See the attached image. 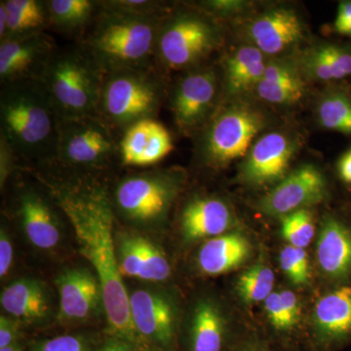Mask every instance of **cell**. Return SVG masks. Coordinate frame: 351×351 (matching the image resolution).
<instances>
[{
	"label": "cell",
	"instance_id": "obj_1",
	"mask_svg": "<svg viewBox=\"0 0 351 351\" xmlns=\"http://www.w3.org/2000/svg\"><path fill=\"white\" fill-rule=\"evenodd\" d=\"M34 171L64 212L83 257L91 263L100 281L110 330L121 341L136 345L142 338L132 320L130 295L117 263L110 191L96 177L46 176Z\"/></svg>",
	"mask_w": 351,
	"mask_h": 351
},
{
	"label": "cell",
	"instance_id": "obj_2",
	"mask_svg": "<svg viewBox=\"0 0 351 351\" xmlns=\"http://www.w3.org/2000/svg\"><path fill=\"white\" fill-rule=\"evenodd\" d=\"M61 117L36 80L1 85L0 137L19 163L47 169L56 156Z\"/></svg>",
	"mask_w": 351,
	"mask_h": 351
},
{
	"label": "cell",
	"instance_id": "obj_3",
	"mask_svg": "<svg viewBox=\"0 0 351 351\" xmlns=\"http://www.w3.org/2000/svg\"><path fill=\"white\" fill-rule=\"evenodd\" d=\"M162 17L133 15L104 6L77 43L105 75L156 66V45Z\"/></svg>",
	"mask_w": 351,
	"mask_h": 351
},
{
	"label": "cell",
	"instance_id": "obj_4",
	"mask_svg": "<svg viewBox=\"0 0 351 351\" xmlns=\"http://www.w3.org/2000/svg\"><path fill=\"white\" fill-rule=\"evenodd\" d=\"M221 21L193 5H173L161 18L157 32L156 66L164 75L207 64L223 45Z\"/></svg>",
	"mask_w": 351,
	"mask_h": 351
},
{
	"label": "cell",
	"instance_id": "obj_5",
	"mask_svg": "<svg viewBox=\"0 0 351 351\" xmlns=\"http://www.w3.org/2000/svg\"><path fill=\"white\" fill-rule=\"evenodd\" d=\"M105 73L78 43L58 45L36 80L61 119L97 115Z\"/></svg>",
	"mask_w": 351,
	"mask_h": 351
},
{
	"label": "cell",
	"instance_id": "obj_6",
	"mask_svg": "<svg viewBox=\"0 0 351 351\" xmlns=\"http://www.w3.org/2000/svg\"><path fill=\"white\" fill-rule=\"evenodd\" d=\"M168 91V77L156 66L107 73L97 115L122 136L138 122L156 119Z\"/></svg>",
	"mask_w": 351,
	"mask_h": 351
},
{
	"label": "cell",
	"instance_id": "obj_7",
	"mask_svg": "<svg viewBox=\"0 0 351 351\" xmlns=\"http://www.w3.org/2000/svg\"><path fill=\"white\" fill-rule=\"evenodd\" d=\"M184 180V172L178 168L128 174L110 191L113 212L131 225L156 228L167 219Z\"/></svg>",
	"mask_w": 351,
	"mask_h": 351
},
{
	"label": "cell",
	"instance_id": "obj_8",
	"mask_svg": "<svg viewBox=\"0 0 351 351\" xmlns=\"http://www.w3.org/2000/svg\"><path fill=\"white\" fill-rule=\"evenodd\" d=\"M120 138L98 115L62 119L56 156L47 169L95 177L90 174L120 163Z\"/></svg>",
	"mask_w": 351,
	"mask_h": 351
},
{
	"label": "cell",
	"instance_id": "obj_9",
	"mask_svg": "<svg viewBox=\"0 0 351 351\" xmlns=\"http://www.w3.org/2000/svg\"><path fill=\"white\" fill-rule=\"evenodd\" d=\"M267 123L265 115L247 104L232 101L221 106L196 134L198 158L208 167H225L247 156Z\"/></svg>",
	"mask_w": 351,
	"mask_h": 351
},
{
	"label": "cell",
	"instance_id": "obj_10",
	"mask_svg": "<svg viewBox=\"0 0 351 351\" xmlns=\"http://www.w3.org/2000/svg\"><path fill=\"white\" fill-rule=\"evenodd\" d=\"M221 95V75L216 66L205 64L182 73L169 87L167 99L179 131L196 135L218 110Z\"/></svg>",
	"mask_w": 351,
	"mask_h": 351
},
{
	"label": "cell",
	"instance_id": "obj_11",
	"mask_svg": "<svg viewBox=\"0 0 351 351\" xmlns=\"http://www.w3.org/2000/svg\"><path fill=\"white\" fill-rule=\"evenodd\" d=\"M45 186V184H44ZM59 205L47 186L43 191L32 186L16 189L15 214L25 237L34 247L51 250L62 239Z\"/></svg>",
	"mask_w": 351,
	"mask_h": 351
},
{
	"label": "cell",
	"instance_id": "obj_12",
	"mask_svg": "<svg viewBox=\"0 0 351 351\" xmlns=\"http://www.w3.org/2000/svg\"><path fill=\"white\" fill-rule=\"evenodd\" d=\"M328 193L325 176L313 165H304L279 182L263 196L258 207L269 216L284 217L322 202Z\"/></svg>",
	"mask_w": 351,
	"mask_h": 351
},
{
	"label": "cell",
	"instance_id": "obj_13",
	"mask_svg": "<svg viewBox=\"0 0 351 351\" xmlns=\"http://www.w3.org/2000/svg\"><path fill=\"white\" fill-rule=\"evenodd\" d=\"M304 22L294 9L276 7L258 14L245 27L247 43L265 56H278L294 49L304 38Z\"/></svg>",
	"mask_w": 351,
	"mask_h": 351
},
{
	"label": "cell",
	"instance_id": "obj_14",
	"mask_svg": "<svg viewBox=\"0 0 351 351\" xmlns=\"http://www.w3.org/2000/svg\"><path fill=\"white\" fill-rule=\"evenodd\" d=\"M57 46L47 32L0 43V84L36 80Z\"/></svg>",
	"mask_w": 351,
	"mask_h": 351
},
{
	"label": "cell",
	"instance_id": "obj_15",
	"mask_svg": "<svg viewBox=\"0 0 351 351\" xmlns=\"http://www.w3.org/2000/svg\"><path fill=\"white\" fill-rule=\"evenodd\" d=\"M313 338L319 351H336L350 345L351 282L330 291L315 304Z\"/></svg>",
	"mask_w": 351,
	"mask_h": 351
},
{
	"label": "cell",
	"instance_id": "obj_16",
	"mask_svg": "<svg viewBox=\"0 0 351 351\" xmlns=\"http://www.w3.org/2000/svg\"><path fill=\"white\" fill-rule=\"evenodd\" d=\"M295 152L297 143L291 136L279 131L265 134L247 154L243 179L256 186L283 180Z\"/></svg>",
	"mask_w": 351,
	"mask_h": 351
},
{
	"label": "cell",
	"instance_id": "obj_17",
	"mask_svg": "<svg viewBox=\"0 0 351 351\" xmlns=\"http://www.w3.org/2000/svg\"><path fill=\"white\" fill-rule=\"evenodd\" d=\"M131 317L141 338L168 348L176 331V307L164 293L149 289L130 295Z\"/></svg>",
	"mask_w": 351,
	"mask_h": 351
},
{
	"label": "cell",
	"instance_id": "obj_18",
	"mask_svg": "<svg viewBox=\"0 0 351 351\" xmlns=\"http://www.w3.org/2000/svg\"><path fill=\"white\" fill-rule=\"evenodd\" d=\"M60 297V316L66 321H83L103 307L100 281L89 269L73 267L64 270L56 280Z\"/></svg>",
	"mask_w": 351,
	"mask_h": 351
},
{
	"label": "cell",
	"instance_id": "obj_19",
	"mask_svg": "<svg viewBox=\"0 0 351 351\" xmlns=\"http://www.w3.org/2000/svg\"><path fill=\"white\" fill-rule=\"evenodd\" d=\"M168 129L156 119L138 122L120 138V165L147 167L156 165L173 151Z\"/></svg>",
	"mask_w": 351,
	"mask_h": 351
},
{
	"label": "cell",
	"instance_id": "obj_20",
	"mask_svg": "<svg viewBox=\"0 0 351 351\" xmlns=\"http://www.w3.org/2000/svg\"><path fill=\"white\" fill-rule=\"evenodd\" d=\"M321 272L332 282H351V225L330 215L323 221L316 250Z\"/></svg>",
	"mask_w": 351,
	"mask_h": 351
},
{
	"label": "cell",
	"instance_id": "obj_21",
	"mask_svg": "<svg viewBox=\"0 0 351 351\" xmlns=\"http://www.w3.org/2000/svg\"><path fill=\"white\" fill-rule=\"evenodd\" d=\"M234 215L225 201L212 196L193 198L182 208L180 225L188 241L214 239L234 226Z\"/></svg>",
	"mask_w": 351,
	"mask_h": 351
},
{
	"label": "cell",
	"instance_id": "obj_22",
	"mask_svg": "<svg viewBox=\"0 0 351 351\" xmlns=\"http://www.w3.org/2000/svg\"><path fill=\"white\" fill-rule=\"evenodd\" d=\"M267 56L251 44H244L228 53L221 64L223 95L235 99L255 90L262 80Z\"/></svg>",
	"mask_w": 351,
	"mask_h": 351
},
{
	"label": "cell",
	"instance_id": "obj_23",
	"mask_svg": "<svg viewBox=\"0 0 351 351\" xmlns=\"http://www.w3.org/2000/svg\"><path fill=\"white\" fill-rule=\"evenodd\" d=\"M0 302L3 311L19 322H43L52 311L49 291L38 279L22 278L9 284Z\"/></svg>",
	"mask_w": 351,
	"mask_h": 351
},
{
	"label": "cell",
	"instance_id": "obj_24",
	"mask_svg": "<svg viewBox=\"0 0 351 351\" xmlns=\"http://www.w3.org/2000/svg\"><path fill=\"white\" fill-rule=\"evenodd\" d=\"M306 90V80L299 64L272 60L267 62L262 80L254 91L265 103L291 106L304 98Z\"/></svg>",
	"mask_w": 351,
	"mask_h": 351
},
{
	"label": "cell",
	"instance_id": "obj_25",
	"mask_svg": "<svg viewBox=\"0 0 351 351\" xmlns=\"http://www.w3.org/2000/svg\"><path fill=\"white\" fill-rule=\"evenodd\" d=\"M304 76L322 82L337 83L351 76V44L321 43L301 57Z\"/></svg>",
	"mask_w": 351,
	"mask_h": 351
},
{
	"label": "cell",
	"instance_id": "obj_26",
	"mask_svg": "<svg viewBox=\"0 0 351 351\" xmlns=\"http://www.w3.org/2000/svg\"><path fill=\"white\" fill-rule=\"evenodd\" d=\"M251 244L240 233H225L205 241L197 263L203 274L219 276L237 269L250 257Z\"/></svg>",
	"mask_w": 351,
	"mask_h": 351
},
{
	"label": "cell",
	"instance_id": "obj_27",
	"mask_svg": "<svg viewBox=\"0 0 351 351\" xmlns=\"http://www.w3.org/2000/svg\"><path fill=\"white\" fill-rule=\"evenodd\" d=\"M50 31L77 43L100 10V0H46Z\"/></svg>",
	"mask_w": 351,
	"mask_h": 351
},
{
	"label": "cell",
	"instance_id": "obj_28",
	"mask_svg": "<svg viewBox=\"0 0 351 351\" xmlns=\"http://www.w3.org/2000/svg\"><path fill=\"white\" fill-rule=\"evenodd\" d=\"M226 323L218 306L204 300L196 304L191 328V351H223Z\"/></svg>",
	"mask_w": 351,
	"mask_h": 351
},
{
	"label": "cell",
	"instance_id": "obj_29",
	"mask_svg": "<svg viewBox=\"0 0 351 351\" xmlns=\"http://www.w3.org/2000/svg\"><path fill=\"white\" fill-rule=\"evenodd\" d=\"M8 12V24L2 41L49 29L46 0H4Z\"/></svg>",
	"mask_w": 351,
	"mask_h": 351
},
{
	"label": "cell",
	"instance_id": "obj_30",
	"mask_svg": "<svg viewBox=\"0 0 351 351\" xmlns=\"http://www.w3.org/2000/svg\"><path fill=\"white\" fill-rule=\"evenodd\" d=\"M316 114L322 128L351 136V88L332 84L321 95Z\"/></svg>",
	"mask_w": 351,
	"mask_h": 351
},
{
	"label": "cell",
	"instance_id": "obj_31",
	"mask_svg": "<svg viewBox=\"0 0 351 351\" xmlns=\"http://www.w3.org/2000/svg\"><path fill=\"white\" fill-rule=\"evenodd\" d=\"M274 285V271L265 263H258L240 276L237 290L242 301L246 304H257L269 297Z\"/></svg>",
	"mask_w": 351,
	"mask_h": 351
},
{
	"label": "cell",
	"instance_id": "obj_32",
	"mask_svg": "<svg viewBox=\"0 0 351 351\" xmlns=\"http://www.w3.org/2000/svg\"><path fill=\"white\" fill-rule=\"evenodd\" d=\"M281 232L291 246L304 249L313 241L315 226L313 215L306 209L298 210L282 217Z\"/></svg>",
	"mask_w": 351,
	"mask_h": 351
},
{
	"label": "cell",
	"instance_id": "obj_33",
	"mask_svg": "<svg viewBox=\"0 0 351 351\" xmlns=\"http://www.w3.org/2000/svg\"><path fill=\"white\" fill-rule=\"evenodd\" d=\"M117 239L115 249L120 274L123 277L138 278L143 267L140 235L122 233Z\"/></svg>",
	"mask_w": 351,
	"mask_h": 351
},
{
	"label": "cell",
	"instance_id": "obj_34",
	"mask_svg": "<svg viewBox=\"0 0 351 351\" xmlns=\"http://www.w3.org/2000/svg\"><path fill=\"white\" fill-rule=\"evenodd\" d=\"M143 267L138 279L149 282H162L171 276L170 263L165 254L149 240L141 237Z\"/></svg>",
	"mask_w": 351,
	"mask_h": 351
},
{
	"label": "cell",
	"instance_id": "obj_35",
	"mask_svg": "<svg viewBox=\"0 0 351 351\" xmlns=\"http://www.w3.org/2000/svg\"><path fill=\"white\" fill-rule=\"evenodd\" d=\"M280 265L284 274L295 285L308 282L309 263L304 249L288 245L281 252Z\"/></svg>",
	"mask_w": 351,
	"mask_h": 351
},
{
	"label": "cell",
	"instance_id": "obj_36",
	"mask_svg": "<svg viewBox=\"0 0 351 351\" xmlns=\"http://www.w3.org/2000/svg\"><path fill=\"white\" fill-rule=\"evenodd\" d=\"M101 2L108 8L145 17H163L174 5L156 0H101Z\"/></svg>",
	"mask_w": 351,
	"mask_h": 351
},
{
	"label": "cell",
	"instance_id": "obj_37",
	"mask_svg": "<svg viewBox=\"0 0 351 351\" xmlns=\"http://www.w3.org/2000/svg\"><path fill=\"white\" fill-rule=\"evenodd\" d=\"M265 311L271 326L279 332H290L295 326L289 318L279 293L272 292L265 301Z\"/></svg>",
	"mask_w": 351,
	"mask_h": 351
},
{
	"label": "cell",
	"instance_id": "obj_38",
	"mask_svg": "<svg viewBox=\"0 0 351 351\" xmlns=\"http://www.w3.org/2000/svg\"><path fill=\"white\" fill-rule=\"evenodd\" d=\"M195 5L221 21L226 18L235 17L239 13L244 12L248 7V3L243 1H234V0H208V1L198 2Z\"/></svg>",
	"mask_w": 351,
	"mask_h": 351
},
{
	"label": "cell",
	"instance_id": "obj_39",
	"mask_svg": "<svg viewBox=\"0 0 351 351\" xmlns=\"http://www.w3.org/2000/svg\"><path fill=\"white\" fill-rule=\"evenodd\" d=\"M38 351H87L84 341L80 337L64 335L44 341Z\"/></svg>",
	"mask_w": 351,
	"mask_h": 351
},
{
	"label": "cell",
	"instance_id": "obj_40",
	"mask_svg": "<svg viewBox=\"0 0 351 351\" xmlns=\"http://www.w3.org/2000/svg\"><path fill=\"white\" fill-rule=\"evenodd\" d=\"M19 160L5 140L0 137V186H5L11 175L19 168Z\"/></svg>",
	"mask_w": 351,
	"mask_h": 351
},
{
	"label": "cell",
	"instance_id": "obj_41",
	"mask_svg": "<svg viewBox=\"0 0 351 351\" xmlns=\"http://www.w3.org/2000/svg\"><path fill=\"white\" fill-rule=\"evenodd\" d=\"M332 29L339 36L351 38V0L339 2Z\"/></svg>",
	"mask_w": 351,
	"mask_h": 351
},
{
	"label": "cell",
	"instance_id": "obj_42",
	"mask_svg": "<svg viewBox=\"0 0 351 351\" xmlns=\"http://www.w3.org/2000/svg\"><path fill=\"white\" fill-rule=\"evenodd\" d=\"M19 321L2 315L0 317V350L15 346L19 334Z\"/></svg>",
	"mask_w": 351,
	"mask_h": 351
},
{
	"label": "cell",
	"instance_id": "obj_43",
	"mask_svg": "<svg viewBox=\"0 0 351 351\" xmlns=\"http://www.w3.org/2000/svg\"><path fill=\"white\" fill-rule=\"evenodd\" d=\"M13 245L6 230L1 228L0 232V276L3 278L10 271L13 263Z\"/></svg>",
	"mask_w": 351,
	"mask_h": 351
},
{
	"label": "cell",
	"instance_id": "obj_44",
	"mask_svg": "<svg viewBox=\"0 0 351 351\" xmlns=\"http://www.w3.org/2000/svg\"><path fill=\"white\" fill-rule=\"evenodd\" d=\"M279 295H280L281 302H282L284 308H285L289 318L295 327V325L299 322L300 316H301V306H300L297 295L292 291L289 290L279 292Z\"/></svg>",
	"mask_w": 351,
	"mask_h": 351
},
{
	"label": "cell",
	"instance_id": "obj_45",
	"mask_svg": "<svg viewBox=\"0 0 351 351\" xmlns=\"http://www.w3.org/2000/svg\"><path fill=\"white\" fill-rule=\"evenodd\" d=\"M338 173L341 181L351 186V149L341 156L338 162Z\"/></svg>",
	"mask_w": 351,
	"mask_h": 351
},
{
	"label": "cell",
	"instance_id": "obj_46",
	"mask_svg": "<svg viewBox=\"0 0 351 351\" xmlns=\"http://www.w3.org/2000/svg\"><path fill=\"white\" fill-rule=\"evenodd\" d=\"M7 24H8V12H7L4 0H1L0 1V40L5 36Z\"/></svg>",
	"mask_w": 351,
	"mask_h": 351
},
{
	"label": "cell",
	"instance_id": "obj_47",
	"mask_svg": "<svg viewBox=\"0 0 351 351\" xmlns=\"http://www.w3.org/2000/svg\"><path fill=\"white\" fill-rule=\"evenodd\" d=\"M237 351H269V348L258 341H247L239 346Z\"/></svg>",
	"mask_w": 351,
	"mask_h": 351
},
{
	"label": "cell",
	"instance_id": "obj_48",
	"mask_svg": "<svg viewBox=\"0 0 351 351\" xmlns=\"http://www.w3.org/2000/svg\"><path fill=\"white\" fill-rule=\"evenodd\" d=\"M104 351H132L129 343L124 341H112L108 343L105 348H103Z\"/></svg>",
	"mask_w": 351,
	"mask_h": 351
},
{
	"label": "cell",
	"instance_id": "obj_49",
	"mask_svg": "<svg viewBox=\"0 0 351 351\" xmlns=\"http://www.w3.org/2000/svg\"><path fill=\"white\" fill-rule=\"evenodd\" d=\"M0 351H21V350L17 346H8V348H1Z\"/></svg>",
	"mask_w": 351,
	"mask_h": 351
},
{
	"label": "cell",
	"instance_id": "obj_50",
	"mask_svg": "<svg viewBox=\"0 0 351 351\" xmlns=\"http://www.w3.org/2000/svg\"><path fill=\"white\" fill-rule=\"evenodd\" d=\"M101 351H104V350H101Z\"/></svg>",
	"mask_w": 351,
	"mask_h": 351
}]
</instances>
